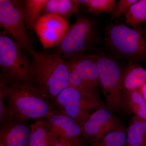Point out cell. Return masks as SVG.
<instances>
[{
  "label": "cell",
  "mask_w": 146,
  "mask_h": 146,
  "mask_svg": "<svg viewBox=\"0 0 146 146\" xmlns=\"http://www.w3.org/2000/svg\"><path fill=\"white\" fill-rule=\"evenodd\" d=\"M139 91L146 102V83L141 87Z\"/></svg>",
  "instance_id": "cell-26"
},
{
  "label": "cell",
  "mask_w": 146,
  "mask_h": 146,
  "mask_svg": "<svg viewBox=\"0 0 146 146\" xmlns=\"http://www.w3.org/2000/svg\"><path fill=\"white\" fill-rule=\"evenodd\" d=\"M0 25L21 46L29 51L32 48L27 31L23 5L19 1H0Z\"/></svg>",
  "instance_id": "cell-8"
},
{
  "label": "cell",
  "mask_w": 146,
  "mask_h": 146,
  "mask_svg": "<svg viewBox=\"0 0 146 146\" xmlns=\"http://www.w3.org/2000/svg\"><path fill=\"white\" fill-rule=\"evenodd\" d=\"M137 1V0H120L116 4L115 10L112 14V19L119 15L125 14L131 7Z\"/></svg>",
  "instance_id": "cell-23"
},
{
  "label": "cell",
  "mask_w": 146,
  "mask_h": 146,
  "mask_svg": "<svg viewBox=\"0 0 146 146\" xmlns=\"http://www.w3.org/2000/svg\"><path fill=\"white\" fill-rule=\"evenodd\" d=\"M123 98L128 112L146 121V102L139 90L123 92Z\"/></svg>",
  "instance_id": "cell-16"
},
{
  "label": "cell",
  "mask_w": 146,
  "mask_h": 146,
  "mask_svg": "<svg viewBox=\"0 0 146 146\" xmlns=\"http://www.w3.org/2000/svg\"><path fill=\"white\" fill-rule=\"evenodd\" d=\"M146 83V70L130 61L122 76V90L125 91L139 90Z\"/></svg>",
  "instance_id": "cell-14"
},
{
  "label": "cell",
  "mask_w": 146,
  "mask_h": 146,
  "mask_svg": "<svg viewBox=\"0 0 146 146\" xmlns=\"http://www.w3.org/2000/svg\"><path fill=\"white\" fill-rule=\"evenodd\" d=\"M60 113L72 118L82 127L95 109L105 107L95 92L82 91L69 85L53 100Z\"/></svg>",
  "instance_id": "cell-6"
},
{
  "label": "cell",
  "mask_w": 146,
  "mask_h": 146,
  "mask_svg": "<svg viewBox=\"0 0 146 146\" xmlns=\"http://www.w3.org/2000/svg\"><path fill=\"white\" fill-rule=\"evenodd\" d=\"M122 125V122L105 107L96 110L82 127V136L91 144Z\"/></svg>",
  "instance_id": "cell-10"
},
{
  "label": "cell",
  "mask_w": 146,
  "mask_h": 146,
  "mask_svg": "<svg viewBox=\"0 0 146 146\" xmlns=\"http://www.w3.org/2000/svg\"><path fill=\"white\" fill-rule=\"evenodd\" d=\"M125 22L133 28L146 22V0L138 1L125 14Z\"/></svg>",
  "instance_id": "cell-20"
},
{
  "label": "cell",
  "mask_w": 146,
  "mask_h": 146,
  "mask_svg": "<svg viewBox=\"0 0 146 146\" xmlns=\"http://www.w3.org/2000/svg\"><path fill=\"white\" fill-rule=\"evenodd\" d=\"M115 0H87L86 11L89 13L112 14L116 5Z\"/></svg>",
  "instance_id": "cell-22"
},
{
  "label": "cell",
  "mask_w": 146,
  "mask_h": 146,
  "mask_svg": "<svg viewBox=\"0 0 146 146\" xmlns=\"http://www.w3.org/2000/svg\"><path fill=\"white\" fill-rule=\"evenodd\" d=\"M0 146H3L2 145H1V144H0Z\"/></svg>",
  "instance_id": "cell-29"
},
{
  "label": "cell",
  "mask_w": 146,
  "mask_h": 146,
  "mask_svg": "<svg viewBox=\"0 0 146 146\" xmlns=\"http://www.w3.org/2000/svg\"><path fill=\"white\" fill-rule=\"evenodd\" d=\"M69 85L82 91L95 92L100 83L98 68L94 55L84 54L69 60Z\"/></svg>",
  "instance_id": "cell-9"
},
{
  "label": "cell",
  "mask_w": 146,
  "mask_h": 146,
  "mask_svg": "<svg viewBox=\"0 0 146 146\" xmlns=\"http://www.w3.org/2000/svg\"><path fill=\"white\" fill-rule=\"evenodd\" d=\"M146 146V121L135 117L127 129L126 145Z\"/></svg>",
  "instance_id": "cell-19"
},
{
  "label": "cell",
  "mask_w": 146,
  "mask_h": 146,
  "mask_svg": "<svg viewBox=\"0 0 146 146\" xmlns=\"http://www.w3.org/2000/svg\"><path fill=\"white\" fill-rule=\"evenodd\" d=\"M96 25L89 18L77 16L58 45L56 54L68 60L85 54L98 39Z\"/></svg>",
  "instance_id": "cell-4"
},
{
  "label": "cell",
  "mask_w": 146,
  "mask_h": 146,
  "mask_svg": "<svg viewBox=\"0 0 146 146\" xmlns=\"http://www.w3.org/2000/svg\"><path fill=\"white\" fill-rule=\"evenodd\" d=\"M80 9L81 5L78 1L48 0L43 11L44 15L54 14L67 20Z\"/></svg>",
  "instance_id": "cell-15"
},
{
  "label": "cell",
  "mask_w": 146,
  "mask_h": 146,
  "mask_svg": "<svg viewBox=\"0 0 146 146\" xmlns=\"http://www.w3.org/2000/svg\"><path fill=\"white\" fill-rule=\"evenodd\" d=\"M32 56L31 77L33 86L53 100L69 85L68 62L56 54L29 50Z\"/></svg>",
  "instance_id": "cell-2"
},
{
  "label": "cell",
  "mask_w": 146,
  "mask_h": 146,
  "mask_svg": "<svg viewBox=\"0 0 146 146\" xmlns=\"http://www.w3.org/2000/svg\"><path fill=\"white\" fill-rule=\"evenodd\" d=\"M5 101L3 91L0 89V122L1 124L12 119Z\"/></svg>",
  "instance_id": "cell-24"
},
{
  "label": "cell",
  "mask_w": 146,
  "mask_h": 146,
  "mask_svg": "<svg viewBox=\"0 0 146 146\" xmlns=\"http://www.w3.org/2000/svg\"><path fill=\"white\" fill-rule=\"evenodd\" d=\"M0 89L12 118L38 119L58 112L48 96L31 84H8L1 80Z\"/></svg>",
  "instance_id": "cell-1"
},
{
  "label": "cell",
  "mask_w": 146,
  "mask_h": 146,
  "mask_svg": "<svg viewBox=\"0 0 146 146\" xmlns=\"http://www.w3.org/2000/svg\"><path fill=\"white\" fill-rule=\"evenodd\" d=\"M48 0H27L23 5L24 19L27 28L34 29L35 25L40 18Z\"/></svg>",
  "instance_id": "cell-18"
},
{
  "label": "cell",
  "mask_w": 146,
  "mask_h": 146,
  "mask_svg": "<svg viewBox=\"0 0 146 146\" xmlns=\"http://www.w3.org/2000/svg\"><path fill=\"white\" fill-rule=\"evenodd\" d=\"M49 130L51 146L58 140L75 141L82 136V127L72 118L59 112L45 118Z\"/></svg>",
  "instance_id": "cell-12"
},
{
  "label": "cell",
  "mask_w": 146,
  "mask_h": 146,
  "mask_svg": "<svg viewBox=\"0 0 146 146\" xmlns=\"http://www.w3.org/2000/svg\"><path fill=\"white\" fill-rule=\"evenodd\" d=\"M25 49L6 35L0 36L1 80L7 84L29 83L31 82V61Z\"/></svg>",
  "instance_id": "cell-3"
},
{
  "label": "cell",
  "mask_w": 146,
  "mask_h": 146,
  "mask_svg": "<svg viewBox=\"0 0 146 146\" xmlns=\"http://www.w3.org/2000/svg\"><path fill=\"white\" fill-rule=\"evenodd\" d=\"M73 146H84L83 142L80 138L76 141Z\"/></svg>",
  "instance_id": "cell-27"
},
{
  "label": "cell",
  "mask_w": 146,
  "mask_h": 146,
  "mask_svg": "<svg viewBox=\"0 0 146 146\" xmlns=\"http://www.w3.org/2000/svg\"><path fill=\"white\" fill-rule=\"evenodd\" d=\"M126 139L127 129L122 125L91 144V146H125Z\"/></svg>",
  "instance_id": "cell-21"
},
{
  "label": "cell",
  "mask_w": 146,
  "mask_h": 146,
  "mask_svg": "<svg viewBox=\"0 0 146 146\" xmlns=\"http://www.w3.org/2000/svg\"><path fill=\"white\" fill-rule=\"evenodd\" d=\"M23 120L13 118L1 124L0 144L3 146H27L31 132Z\"/></svg>",
  "instance_id": "cell-13"
},
{
  "label": "cell",
  "mask_w": 146,
  "mask_h": 146,
  "mask_svg": "<svg viewBox=\"0 0 146 146\" xmlns=\"http://www.w3.org/2000/svg\"><path fill=\"white\" fill-rule=\"evenodd\" d=\"M128 146H145L143 145H129Z\"/></svg>",
  "instance_id": "cell-28"
},
{
  "label": "cell",
  "mask_w": 146,
  "mask_h": 146,
  "mask_svg": "<svg viewBox=\"0 0 146 146\" xmlns=\"http://www.w3.org/2000/svg\"><path fill=\"white\" fill-rule=\"evenodd\" d=\"M76 141L58 140L52 146H73Z\"/></svg>",
  "instance_id": "cell-25"
},
{
  "label": "cell",
  "mask_w": 146,
  "mask_h": 146,
  "mask_svg": "<svg viewBox=\"0 0 146 146\" xmlns=\"http://www.w3.org/2000/svg\"><path fill=\"white\" fill-rule=\"evenodd\" d=\"M138 29L111 24L106 29L105 42L113 52L132 60L146 58V40Z\"/></svg>",
  "instance_id": "cell-5"
},
{
  "label": "cell",
  "mask_w": 146,
  "mask_h": 146,
  "mask_svg": "<svg viewBox=\"0 0 146 146\" xmlns=\"http://www.w3.org/2000/svg\"><path fill=\"white\" fill-rule=\"evenodd\" d=\"M70 26L67 20L54 15H43L36 21L34 29L44 48L59 44Z\"/></svg>",
  "instance_id": "cell-11"
},
{
  "label": "cell",
  "mask_w": 146,
  "mask_h": 146,
  "mask_svg": "<svg viewBox=\"0 0 146 146\" xmlns=\"http://www.w3.org/2000/svg\"><path fill=\"white\" fill-rule=\"evenodd\" d=\"M27 146H51L49 130L44 119H38L32 124Z\"/></svg>",
  "instance_id": "cell-17"
},
{
  "label": "cell",
  "mask_w": 146,
  "mask_h": 146,
  "mask_svg": "<svg viewBox=\"0 0 146 146\" xmlns=\"http://www.w3.org/2000/svg\"><path fill=\"white\" fill-rule=\"evenodd\" d=\"M96 60L100 83L109 109L118 112H128L123 98V71L116 60L111 58L94 55Z\"/></svg>",
  "instance_id": "cell-7"
}]
</instances>
